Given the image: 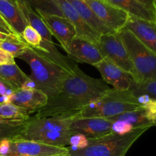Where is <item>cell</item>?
<instances>
[{"label":"cell","mask_w":156,"mask_h":156,"mask_svg":"<svg viewBox=\"0 0 156 156\" xmlns=\"http://www.w3.org/2000/svg\"><path fill=\"white\" fill-rule=\"evenodd\" d=\"M111 88L101 79H94L78 66L66 78L54 96L37 111L35 117H53L76 114L90 102L100 98Z\"/></svg>","instance_id":"cell-1"},{"label":"cell","mask_w":156,"mask_h":156,"mask_svg":"<svg viewBox=\"0 0 156 156\" xmlns=\"http://www.w3.org/2000/svg\"><path fill=\"white\" fill-rule=\"evenodd\" d=\"M70 115L30 117L24 123L21 132L12 140H24L50 146L67 147L71 133Z\"/></svg>","instance_id":"cell-2"},{"label":"cell","mask_w":156,"mask_h":156,"mask_svg":"<svg viewBox=\"0 0 156 156\" xmlns=\"http://www.w3.org/2000/svg\"><path fill=\"white\" fill-rule=\"evenodd\" d=\"M19 58L28 64L31 69L29 78L35 82L37 89L44 92L48 99L57 93L66 78L71 73L47 58L38 49L29 45Z\"/></svg>","instance_id":"cell-3"},{"label":"cell","mask_w":156,"mask_h":156,"mask_svg":"<svg viewBox=\"0 0 156 156\" xmlns=\"http://www.w3.org/2000/svg\"><path fill=\"white\" fill-rule=\"evenodd\" d=\"M142 105L129 90L117 91L111 88L100 98L90 102L76 114V117H100L108 119L135 111Z\"/></svg>","instance_id":"cell-4"},{"label":"cell","mask_w":156,"mask_h":156,"mask_svg":"<svg viewBox=\"0 0 156 156\" xmlns=\"http://www.w3.org/2000/svg\"><path fill=\"white\" fill-rule=\"evenodd\" d=\"M148 128L134 129L126 135L114 133L98 137L88 139V145L82 149H68L67 155L72 156H125L129 148L146 132Z\"/></svg>","instance_id":"cell-5"},{"label":"cell","mask_w":156,"mask_h":156,"mask_svg":"<svg viewBox=\"0 0 156 156\" xmlns=\"http://www.w3.org/2000/svg\"><path fill=\"white\" fill-rule=\"evenodd\" d=\"M134 67V83L156 79V55L127 28L119 31Z\"/></svg>","instance_id":"cell-6"},{"label":"cell","mask_w":156,"mask_h":156,"mask_svg":"<svg viewBox=\"0 0 156 156\" xmlns=\"http://www.w3.org/2000/svg\"><path fill=\"white\" fill-rule=\"evenodd\" d=\"M98 47L104 59L129 73L133 79L135 75L133 65L119 32L101 35Z\"/></svg>","instance_id":"cell-7"},{"label":"cell","mask_w":156,"mask_h":156,"mask_svg":"<svg viewBox=\"0 0 156 156\" xmlns=\"http://www.w3.org/2000/svg\"><path fill=\"white\" fill-rule=\"evenodd\" d=\"M102 22L110 29L119 32L124 28L129 15L106 0H83Z\"/></svg>","instance_id":"cell-8"},{"label":"cell","mask_w":156,"mask_h":156,"mask_svg":"<svg viewBox=\"0 0 156 156\" xmlns=\"http://www.w3.org/2000/svg\"><path fill=\"white\" fill-rule=\"evenodd\" d=\"M67 147L50 146L24 140H11L7 156H56L67 155Z\"/></svg>","instance_id":"cell-9"},{"label":"cell","mask_w":156,"mask_h":156,"mask_svg":"<svg viewBox=\"0 0 156 156\" xmlns=\"http://www.w3.org/2000/svg\"><path fill=\"white\" fill-rule=\"evenodd\" d=\"M112 122L100 117H76L71 120V135L80 133L88 139L98 138L112 133Z\"/></svg>","instance_id":"cell-10"},{"label":"cell","mask_w":156,"mask_h":156,"mask_svg":"<svg viewBox=\"0 0 156 156\" xmlns=\"http://www.w3.org/2000/svg\"><path fill=\"white\" fill-rule=\"evenodd\" d=\"M94 66L101 73L104 82L112 85L114 89L128 91L133 84L134 80L129 73L107 59H103Z\"/></svg>","instance_id":"cell-11"},{"label":"cell","mask_w":156,"mask_h":156,"mask_svg":"<svg viewBox=\"0 0 156 156\" xmlns=\"http://www.w3.org/2000/svg\"><path fill=\"white\" fill-rule=\"evenodd\" d=\"M64 50L74 59L94 66L104 59L96 44L76 36Z\"/></svg>","instance_id":"cell-12"},{"label":"cell","mask_w":156,"mask_h":156,"mask_svg":"<svg viewBox=\"0 0 156 156\" xmlns=\"http://www.w3.org/2000/svg\"><path fill=\"white\" fill-rule=\"evenodd\" d=\"M62 14L76 29L77 37L87 40L98 45L100 35L92 30L84 21L76 9L67 0H54Z\"/></svg>","instance_id":"cell-13"},{"label":"cell","mask_w":156,"mask_h":156,"mask_svg":"<svg viewBox=\"0 0 156 156\" xmlns=\"http://www.w3.org/2000/svg\"><path fill=\"white\" fill-rule=\"evenodd\" d=\"M37 13L63 49L77 36L74 26L63 16Z\"/></svg>","instance_id":"cell-14"},{"label":"cell","mask_w":156,"mask_h":156,"mask_svg":"<svg viewBox=\"0 0 156 156\" xmlns=\"http://www.w3.org/2000/svg\"><path fill=\"white\" fill-rule=\"evenodd\" d=\"M48 101V97L37 89L35 90H16L8 97V103H12L30 114L37 111Z\"/></svg>","instance_id":"cell-15"},{"label":"cell","mask_w":156,"mask_h":156,"mask_svg":"<svg viewBox=\"0 0 156 156\" xmlns=\"http://www.w3.org/2000/svg\"><path fill=\"white\" fill-rule=\"evenodd\" d=\"M126 28L156 55V23L129 15Z\"/></svg>","instance_id":"cell-16"},{"label":"cell","mask_w":156,"mask_h":156,"mask_svg":"<svg viewBox=\"0 0 156 156\" xmlns=\"http://www.w3.org/2000/svg\"><path fill=\"white\" fill-rule=\"evenodd\" d=\"M0 17L18 36L21 37L23 30L28 25L14 0H0Z\"/></svg>","instance_id":"cell-17"},{"label":"cell","mask_w":156,"mask_h":156,"mask_svg":"<svg viewBox=\"0 0 156 156\" xmlns=\"http://www.w3.org/2000/svg\"><path fill=\"white\" fill-rule=\"evenodd\" d=\"M67 1L76 9L87 24L100 36L108 34L116 33L102 22L101 20L95 15V13L90 9L89 6L83 0H67Z\"/></svg>","instance_id":"cell-18"},{"label":"cell","mask_w":156,"mask_h":156,"mask_svg":"<svg viewBox=\"0 0 156 156\" xmlns=\"http://www.w3.org/2000/svg\"><path fill=\"white\" fill-rule=\"evenodd\" d=\"M21 13L24 15L27 24L34 28L42 37L43 41L47 43H53L52 34L39 14L35 12L30 5L22 2H15Z\"/></svg>","instance_id":"cell-19"},{"label":"cell","mask_w":156,"mask_h":156,"mask_svg":"<svg viewBox=\"0 0 156 156\" xmlns=\"http://www.w3.org/2000/svg\"><path fill=\"white\" fill-rule=\"evenodd\" d=\"M119 9L141 19L155 22V17L152 9L136 0H106Z\"/></svg>","instance_id":"cell-20"},{"label":"cell","mask_w":156,"mask_h":156,"mask_svg":"<svg viewBox=\"0 0 156 156\" xmlns=\"http://www.w3.org/2000/svg\"><path fill=\"white\" fill-rule=\"evenodd\" d=\"M0 78L15 91L21 89L23 84L29 79L16 63L0 66Z\"/></svg>","instance_id":"cell-21"},{"label":"cell","mask_w":156,"mask_h":156,"mask_svg":"<svg viewBox=\"0 0 156 156\" xmlns=\"http://www.w3.org/2000/svg\"><path fill=\"white\" fill-rule=\"evenodd\" d=\"M30 113L12 103H0V120L25 123L30 119Z\"/></svg>","instance_id":"cell-22"},{"label":"cell","mask_w":156,"mask_h":156,"mask_svg":"<svg viewBox=\"0 0 156 156\" xmlns=\"http://www.w3.org/2000/svg\"><path fill=\"white\" fill-rule=\"evenodd\" d=\"M27 47L28 44L22 39L21 37L16 34H10L8 35L5 40L2 41L0 48L7 51L15 58H19Z\"/></svg>","instance_id":"cell-23"},{"label":"cell","mask_w":156,"mask_h":156,"mask_svg":"<svg viewBox=\"0 0 156 156\" xmlns=\"http://www.w3.org/2000/svg\"><path fill=\"white\" fill-rule=\"evenodd\" d=\"M14 1L25 2L37 12H41L47 15L62 16L59 6L55 2L54 0H14Z\"/></svg>","instance_id":"cell-24"},{"label":"cell","mask_w":156,"mask_h":156,"mask_svg":"<svg viewBox=\"0 0 156 156\" xmlns=\"http://www.w3.org/2000/svg\"><path fill=\"white\" fill-rule=\"evenodd\" d=\"M129 91L136 97L146 95L151 98L156 99V79L146 81L140 84L133 82Z\"/></svg>","instance_id":"cell-25"},{"label":"cell","mask_w":156,"mask_h":156,"mask_svg":"<svg viewBox=\"0 0 156 156\" xmlns=\"http://www.w3.org/2000/svg\"><path fill=\"white\" fill-rule=\"evenodd\" d=\"M24 123H13V122L0 120V141L5 139L12 140L19 134L24 126Z\"/></svg>","instance_id":"cell-26"},{"label":"cell","mask_w":156,"mask_h":156,"mask_svg":"<svg viewBox=\"0 0 156 156\" xmlns=\"http://www.w3.org/2000/svg\"><path fill=\"white\" fill-rule=\"evenodd\" d=\"M22 39L32 47H39L42 43V37L34 28L27 25L21 34Z\"/></svg>","instance_id":"cell-27"},{"label":"cell","mask_w":156,"mask_h":156,"mask_svg":"<svg viewBox=\"0 0 156 156\" xmlns=\"http://www.w3.org/2000/svg\"><path fill=\"white\" fill-rule=\"evenodd\" d=\"M88 145V139L80 133L73 134L69 139V146L67 147L72 150L85 149Z\"/></svg>","instance_id":"cell-28"},{"label":"cell","mask_w":156,"mask_h":156,"mask_svg":"<svg viewBox=\"0 0 156 156\" xmlns=\"http://www.w3.org/2000/svg\"><path fill=\"white\" fill-rule=\"evenodd\" d=\"M112 133L119 135H126L132 132L134 129L132 125L125 121H114L112 122Z\"/></svg>","instance_id":"cell-29"},{"label":"cell","mask_w":156,"mask_h":156,"mask_svg":"<svg viewBox=\"0 0 156 156\" xmlns=\"http://www.w3.org/2000/svg\"><path fill=\"white\" fill-rule=\"evenodd\" d=\"M15 63V57L5 50L0 48V66Z\"/></svg>","instance_id":"cell-30"},{"label":"cell","mask_w":156,"mask_h":156,"mask_svg":"<svg viewBox=\"0 0 156 156\" xmlns=\"http://www.w3.org/2000/svg\"><path fill=\"white\" fill-rule=\"evenodd\" d=\"M15 90L3 81H0V97L9 96L15 92Z\"/></svg>","instance_id":"cell-31"},{"label":"cell","mask_w":156,"mask_h":156,"mask_svg":"<svg viewBox=\"0 0 156 156\" xmlns=\"http://www.w3.org/2000/svg\"><path fill=\"white\" fill-rule=\"evenodd\" d=\"M11 140L5 139L0 141V155L7 156L9 155V150H10Z\"/></svg>","instance_id":"cell-32"},{"label":"cell","mask_w":156,"mask_h":156,"mask_svg":"<svg viewBox=\"0 0 156 156\" xmlns=\"http://www.w3.org/2000/svg\"><path fill=\"white\" fill-rule=\"evenodd\" d=\"M0 33L4 34L6 35L15 34L14 32L12 31V29L9 27V26L6 24L5 21L0 17Z\"/></svg>","instance_id":"cell-33"},{"label":"cell","mask_w":156,"mask_h":156,"mask_svg":"<svg viewBox=\"0 0 156 156\" xmlns=\"http://www.w3.org/2000/svg\"><path fill=\"white\" fill-rule=\"evenodd\" d=\"M21 89H24V90H35L37 89V86L35 82H34L32 79H30L29 78L24 84H23L22 87H21Z\"/></svg>","instance_id":"cell-34"},{"label":"cell","mask_w":156,"mask_h":156,"mask_svg":"<svg viewBox=\"0 0 156 156\" xmlns=\"http://www.w3.org/2000/svg\"><path fill=\"white\" fill-rule=\"evenodd\" d=\"M136 1L140 2V3H142V4L145 5L146 7L149 8L150 9H152V2H153L154 0H136Z\"/></svg>","instance_id":"cell-35"},{"label":"cell","mask_w":156,"mask_h":156,"mask_svg":"<svg viewBox=\"0 0 156 156\" xmlns=\"http://www.w3.org/2000/svg\"><path fill=\"white\" fill-rule=\"evenodd\" d=\"M152 12H153L154 15H155V21H156V0H154L153 2H152Z\"/></svg>","instance_id":"cell-36"},{"label":"cell","mask_w":156,"mask_h":156,"mask_svg":"<svg viewBox=\"0 0 156 156\" xmlns=\"http://www.w3.org/2000/svg\"><path fill=\"white\" fill-rule=\"evenodd\" d=\"M7 36H8V35L0 33V40H1V41H4V40L6 39Z\"/></svg>","instance_id":"cell-37"},{"label":"cell","mask_w":156,"mask_h":156,"mask_svg":"<svg viewBox=\"0 0 156 156\" xmlns=\"http://www.w3.org/2000/svg\"><path fill=\"white\" fill-rule=\"evenodd\" d=\"M56 156H72V155H56Z\"/></svg>","instance_id":"cell-38"},{"label":"cell","mask_w":156,"mask_h":156,"mask_svg":"<svg viewBox=\"0 0 156 156\" xmlns=\"http://www.w3.org/2000/svg\"><path fill=\"white\" fill-rule=\"evenodd\" d=\"M2 98H3V97H0V103H2Z\"/></svg>","instance_id":"cell-39"},{"label":"cell","mask_w":156,"mask_h":156,"mask_svg":"<svg viewBox=\"0 0 156 156\" xmlns=\"http://www.w3.org/2000/svg\"><path fill=\"white\" fill-rule=\"evenodd\" d=\"M2 41H1V40H0V47H1V44H2Z\"/></svg>","instance_id":"cell-40"},{"label":"cell","mask_w":156,"mask_h":156,"mask_svg":"<svg viewBox=\"0 0 156 156\" xmlns=\"http://www.w3.org/2000/svg\"><path fill=\"white\" fill-rule=\"evenodd\" d=\"M0 81H3V80H2V79H1V78H0ZM3 82H4V81H3Z\"/></svg>","instance_id":"cell-41"},{"label":"cell","mask_w":156,"mask_h":156,"mask_svg":"<svg viewBox=\"0 0 156 156\" xmlns=\"http://www.w3.org/2000/svg\"><path fill=\"white\" fill-rule=\"evenodd\" d=\"M0 156H1V155H0Z\"/></svg>","instance_id":"cell-42"}]
</instances>
